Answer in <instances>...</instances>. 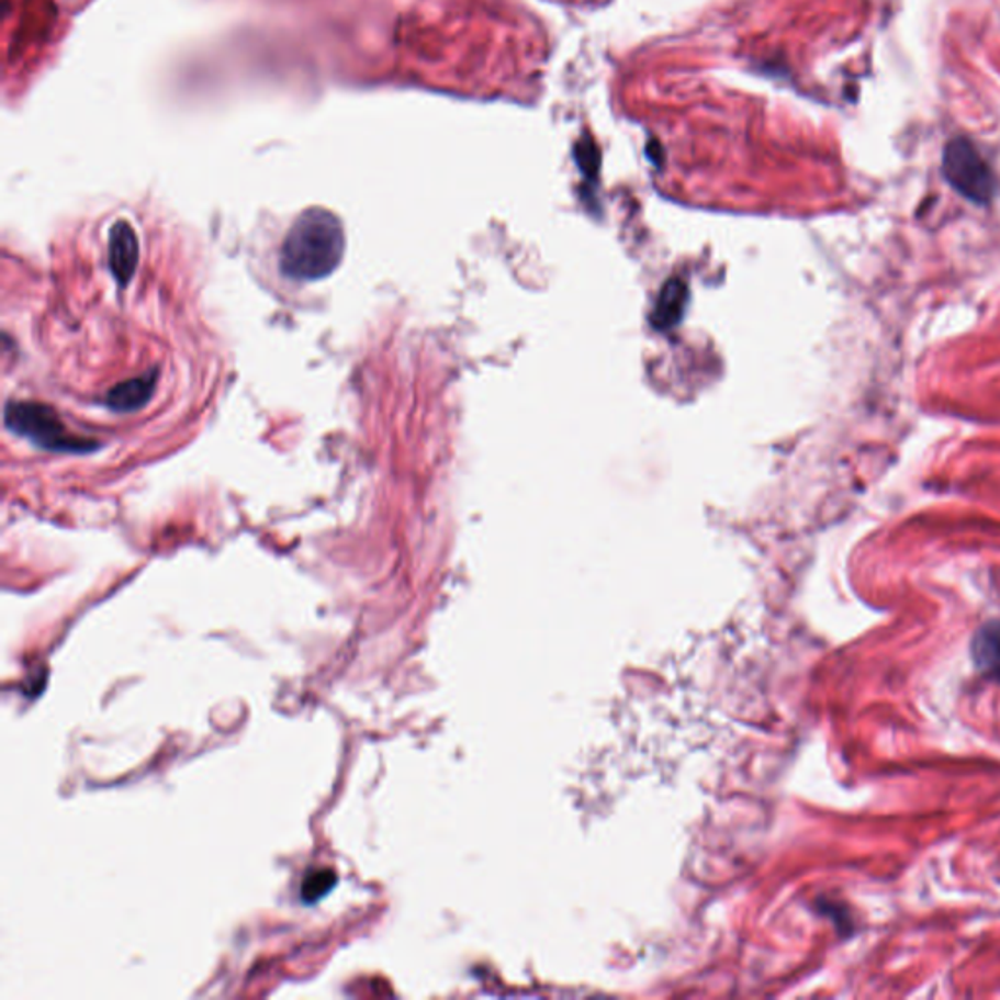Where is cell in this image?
Returning a JSON list of instances; mask_svg holds the SVG:
<instances>
[{
    "label": "cell",
    "mask_w": 1000,
    "mask_h": 1000,
    "mask_svg": "<svg viewBox=\"0 0 1000 1000\" xmlns=\"http://www.w3.org/2000/svg\"><path fill=\"white\" fill-rule=\"evenodd\" d=\"M944 177L959 194L975 204H989L997 194V177L974 143L952 139L944 149Z\"/></svg>",
    "instance_id": "3957f363"
},
{
    "label": "cell",
    "mask_w": 1000,
    "mask_h": 1000,
    "mask_svg": "<svg viewBox=\"0 0 1000 1000\" xmlns=\"http://www.w3.org/2000/svg\"><path fill=\"white\" fill-rule=\"evenodd\" d=\"M157 387V372L151 370L139 378L122 381L108 391L106 405L115 413H135L145 407L151 401L153 393Z\"/></svg>",
    "instance_id": "5b68a950"
},
{
    "label": "cell",
    "mask_w": 1000,
    "mask_h": 1000,
    "mask_svg": "<svg viewBox=\"0 0 1000 1000\" xmlns=\"http://www.w3.org/2000/svg\"><path fill=\"white\" fill-rule=\"evenodd\" d=\"M345 247V227L337 215L313 207L288 231L280 248V270L293 282H317L337 270Z\"/></svg>",
    "instance_id": "6da1fadb"
},
{
    "label": "cell",
    "mask_w": 1000,
    "mask_h": 1000,
    "mask_svg": "<svg viewBox=\"0 0 1000 1000\" xmlns=\"http://www.w3.org/2000/svg\"><path fill=\"white\" fill-rule=\"evenodd\" d=\"M971 655L982 674L1000 681V620L987 621L971 641Z\"/></svg>",
    "instance_id": "8992f818"
},
{
    "label": "cell",
    "mask_w": 1000,
    "mask_h": 1000,
    "mask_svg": "<svg viewBox=\"0 0 1000 1000\" xmlns=\"http://www.w3.org/2000/svg\"><path fill=\"white\" fill-rule=\"evenodd\" d=\"M4 423L14 435L26 438L47 452L89 453L98 448L92 438L72 435L54 408L36 401L7 403Z\"/></svg>",
    "instance_id": "7a4b0ae2"
},
{
    "label": "cell",
    "mask_w": 1000,
    "mask_h": 1000,
    "mask_svg": "<svg viewBox=\"0 0 1000 1000\" xmlns=\"http://www.w3.org/2000/svg\"><path fill=\"white\" fill-rule=\"evenodd\" d=\"M335 884H337V877H335L333 872L317 869L303 881V899L305 901H317L321 897H325Z\"/></svg>",
    "instance_id": "ba28073f"
},
{
    "label": "cell",
    "mask_w": 1000,
    "mask_h": 1000,
    "mask_svg": "<svg viewBox=\"0 0 1000 1000\" xmlns=\"http://www.w3.org/2000/svg\"><path fill=\"white\" fill-rule=\"evenodd\" d=\"M139 265V240L127 222H115L108 239V266L115 282L125 288Z\"/></svg>",
    "instance_id": "277c9868"
},
{
    "label": "cell",
    "mask_w": 1000,
    "mask_h": 1000,
    "mask_svg": "<svg viewBox=\"0 0 1000 1000\" xmlns=\"http://www.w3.org/2000/svg\"><path fill=\"white\" fill-rule=\"evenodd\" d=\"M686 297H688V292H686L684 282L671 280V282L666 283L659 302H656L655 315H653L655 327H674L681 321L682 311H684V305H686Z\"/></svg>",
    "instance_id": "52a82bcc"
}]
</instances>
